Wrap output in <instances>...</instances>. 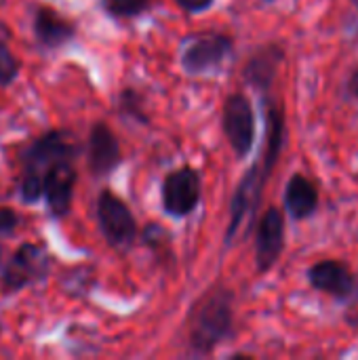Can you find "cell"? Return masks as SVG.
<instances>
[{"label":"cell","instance_id":"obj_1","mask_svg":"<svg viewBox=\"0 0 358 360\" xmlns=\"http://www.w3.org/2000/svg\"><path fill=\"white\" fill-rule=\"evenodd\" d=\"M266 150L262 152V158L249 169V173L243 177V181L236 188V194L232 198V207H230V226L226 232V245H232V240L238 236L241 228L247 224H251L253 213L262 200V192L264 186L268 181V177L272 175V169L281 156V150L285 146V135H287V127H285V112L281 105L276 103H268L266 108Z\"/></svg>","mask_w":358,"mask_h":360},{"label":"cell","instance_id":"obj_2","mask_svg":"<svg viewBox=\"0 0 358 360\" xmlns=\"http://www.w3.org/2000/svg\"><path fill=\"white\" fill-rule=\"evenodd\" d=\"M72 137L63 131H49L34 139L23 152V177L19 184V196L23 202H36L44 190L46 171L59 160H72Z\"/></svg>","mask_w":358,"mask_h":360},{"label":"cell","instance_id":"obj_3","mask_svg":"<svg viewBox=\"0 0 358 360\" xmlns=\"http://www.w3.org/2000/svg\"><path fill=\"white\" fill-rule=\"evenodd\" d=\"M234 312H232V293L215 291L211 293L194 312L190 321V344L196 352L207 354L217 344H222L232 333Z\"/></svg>","mask_w":358,"mask_h":360},{"label":"cell","instance_id":"obj_4","mask_svg":"<svg viewBox=\"0 0 358 360\" xmlns=\"http://www.w3.org/2000/svg\"><path fill=\"white\" fill-rule=\"evenodd\" d=\"M234 42L224 34H198L186 40L181 51V65L188 74L200 76L215 72L232 55Z\"/></svg>","mask_w":358,"mask_h":360},{"label":"cell","instance_id":"obj_5","mask_svg":"<svg viewBox=\"0 0 358 360\" xmlns=\"http://www.w3.org/2000/svg\"><path fill=\"white\" fill-rule=\"evenodd\" d=\"M308 283L314 291L338 304L352 306L358 300V274L338 259H323L308 268Z\"/></svg>","mask_w":358,"mask_h":360},{"label":"cell","instance_id":"obj_6","mask_svg":"<svg viewBox=\"0 0 358 360\" xmlns=\"http://www.w3.org/2000/svg\"><path fill=\"white\" fill-rule=\"evenodd\" d=\"M222 124L234 154L247 158L255 146V114L251 101L243 93H234L226 99Z\"/></svg>","mask_w":358,"mask_h":360},{"label":"cell","instance_id":"obj_7","mask_svg":"<svg viewBox=\"0 0 358 360\" xmlns=\"http://www.w3.org/2000/svg\"><path fill=\"white\" fill-rule=\"evenodd\" d=\"M51 257L40 245H21L2 268V287L4 291L23 289L36 281H42L49 274Z\"/></svg>","mask_w":358,"mask_h":360},{"label":"cell","instance_id":"obj_8","mask_svg":"<svg viewBox=\"0 0 358 360\" xmlns=\"http://www.w3.org/2000/svg\"><path fill=\"white\" fill-rule=\"evenodd\" d=\"M97 219L101 234L112 247H129L137 236V224L129 207L114 196L110 190H103L97 200Z\"/></svg>","mask_w":358,"mask_h":360},{"label":"cell","instance_id":"obj_9","mask_svg":"<svg viewBox=\"0 0 358 360\" xmlns=\"http://www.w3.org/2000/svg\"><path fill=\"white\" fill-rule=\"evenodd\" d=\"M200 202V175L192 167H181L167 175L162 186L165 211L173 217L190 215Z\"/></svg>","mask_w":358,"mask_h":360},{"label":"cell","instance_id":"obj_10","mask_svg":"<svg viewBox=\"0 0 358 360\" xmlns=\"http://www.w3.org/2000/svg\"><path fill=\"white\" fill-rule=\"evenodd\" d=\"M285 249V215L279 207H270L255 232V266L260 274L274 268Z\"/></svg>","mask_w":358,"mask_h":360},{"label":"cell","instance_id":"obj_11","mask_svg":"<svg viewBox=\"0 0 358 360\" xmlns=\"http://www.w3.org/2000/svg\"><path fill=\"white\" fill-rule=\"evenodd\" d=\"M74 184H76V171L70 160H59L46 171L42 196L46 198V207L53 217H63L70 211Z\"/></svg>","mask_w":358,"mask_h":360},{"label":"cell","instance_id":"obj_12","mask_svg":"<svg viewBox=\"0 0 358 360\" xmlns=\"http://www.w3.org/2000/svg\"><path fill=\"white\" fill-rule=\"evenodd\" d=\"M87 156H89V167H91L93 175H97V177L112 173L120 165V160H122L120 143L108 124L97 122L91 129L89 141H87Z\"/></svg>","mask_w":358,"mask_h":360},{"label":"cell","instance_id":"obj_13","mask_svg":"<svg viewBox=\"0 0 358 360\" xmlns=\"http://www.w3.org/2000/svg\"><path fill=\"white\" fill-rule=\"evenodd\" d=\"M319 209V188L302 173H295L285 188V211L295 219H308Z\"/></svg>","mask_w":358,"mask_h":360},{"label":"cell","instance_id":"obj_14","mask_svg":"<svg viewBox=\"0 0 358 360\" xmlns=\"http://www.w3.org/2000/svg\"><path fill=\"white\" fill-rule=\"evenodd\" d=\"M283 61V51L276 44H268L260 49L245 68V78L251 86L260 91H268L276 76V70Z\"/></svg>","mask_w":358,"mask_h":360},{"label":"cell","instance_id":"obj_15","mask_svg":"<svg viewBox=\"0 0 358 360\" xmlns=\"http://www.w3.org/2000/svg\"><path fill=\"white\" fill-rule=\"evenodd\" d=\"M34 34L40 44L55 49L72 40L74 36V25L72 21L63 19L59 13L51 8H38L34 17Z\"/></svg>","mask_w":358,"mask_h":360},{"label":"cell","instance_id":"obj_16","mask_svg":"<svg viewBox=\"0 0 358 360\" xmlns=\"http://www.w3.org/2000/svg\"><path fill=\"white\" fill-rule=\"evenodd\" d=\"M148 0H103V6L114 17H133L146 8Z\"/></svg>","mask_w":358,"mask_h":360},{"label":"cell","instance_id":"obj_17","mask_svg":"<svg viewBox=\"0 0 358 360\" xmlns=\"http://www.w3.org/2000/svg\"><path fill=\"white\" fill-rule=\"evenodd\" d=\"M19 74V63L15 59V55L11 53V49L0 40V84H11Z\"/></svg>","mask_w":358,"mask_h":360},{"label":"cell","instance_id":"obj_18","mask_svg":"<svg viewBox=\"0 0 358 360\" xmlns=\"http://www.w3.org/2000/svg\"><path fill=\"white\" fill-rule=\"evenodd\" d=\"M19 224V217L13 209L0 207V234H11Z\"/></svg>","mask_w":358,"mask_h":360},{"label":"cell","instance_id":"obj_19","mask_svg":"<svg viewBox=\"0 0 358 360\" xmlns=\"http://www.w3.org/2000/svg\"><path fill=\"white\" fill-rule=\"evenodd\" d=\"M177 4L181 8H186L188 13H200L205 8H209L213 4V0H177Z\"/></svg>","mask_w":358,"mask_h":360},{"label":"cell","instance_id":"obj_20","mask_svg":"<svg viewBox=\"0 0 358 360\" xmlns=\"http://www.w3.org/2000/svg\"><path fill=\"white\" fill-rule=\"evenodd\" d=\"M348 89H350V93L354 95L358 99V68L352 72V76H350V82H348Z\"/></svg>","mask_w":358,"mask_h":360},{"label":"cell","instance_id":"obj_21","mask_svg":"<svg viewBox=\"0 0 358 360\" xmlns=\"http://www.w3.org/2000/svg\"><path fill=\"white\" fill-rule=\"evenodd\" d=\"M346 323H348L350 327L358 329V310H357V312H352V314H348V316H346Z\"/></svg>","mask_w":358,"mask_h":360},{"label":"cell","instance_id":"obj_22","mask_svg":"<svg viewBox=\"0 0 358 360\" xmlns=\"http://www.w3.org/2000/svg\"><path fill=\"white\" fill-rule=\"evenodd\" d=\"M268 2H272V0H268Z\"/></svg>","mask_w":358,"mask_h":360}]
</instances>
